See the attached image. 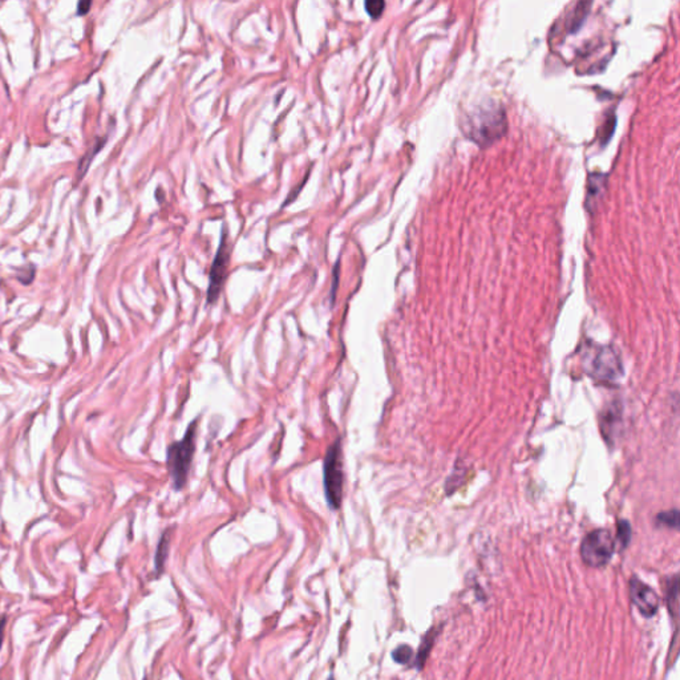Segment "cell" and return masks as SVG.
I'll list each match as a JSON object with an SVG mask.
<instances>
[{
  "instance_id": "9a60e30c",
  "label": "cell",
  "mask_w": 680,
  "mask_h": 680,
  "mask_svg": "<svg viewBox=\"0 0 680 680\" xmlns=\"http://www.w3.org/2000/svg\"><path fill=\"white\" fill-rule=\"evenodd\" d=\"M90 6H92V1H80L78 4V16H83V15H87L90 12Z\"/></svg>"
},
{
  "instance_id": "ba28073f",
  "label": "cell",
  "mask_w": 680,
  "mask_h": 680,
  "mask_svg": "<svg viewBox=\"0 0 680 680\" xmlns=\"http://www.w3.org/2000/svg\"><path fill=\"white\" fill-rule=\"evenodd\" d=\"M172 532H173V527H169L164 535H161L160 538V542L157 545L156 556H155V566H156L157 573H161L162 569H164V565L167 562V556H169V550H170V537H172Z\"/></svg>"
},
{
  "instance_id": "3957f363",
  "label": "cell",
  "mask_w": 680,
  "mask_h": 680,
  "mask_svg": "<svg viewBox=\"0 0 680 680\" xmlns=\"http://www.w3.org/2000/svg\"><path fill=\"white\" fill-rule=\"evenodd\" d=\"M469 137L479 145L491 144L506 131V117L501 107H479L470 114L468 121Z\"/></svg>"
},
{
  "instance_id": "5bb4252c",
  "label": "cell",
  "mask_w": 680,
  "mask_h": 680,
  "mask_svg": "<svg viewBox=\"0 0 680 680\" xmlns=\"http://www.w3.org/2000/svg\"><path fill=\"white\" fill-rule=\"evenodd\" d=\"M339 275H340V263L338 262L334 268V280H333V287H331V304H334L335 297H336V290H338V285H339Z\"/></svg>"
},
{
  "instance_id": "9c48e42d",
  "label": "cell",
  "mask_w": 680,
  "mask_h": 680,
  "mask_svg": "<svg viewBox=\"0 0 680 680\" xmlns=\"http://www.w3.org/2000/svg\"><path fill=\"white\" fill-rule=\"evenodd\" d=\"M657 521L666 527L678 529V526H679V512L676 509H674V511L659 513L657 515Z\"/></svg>"
},
{
  "instance_id": "4fadbf2b",
  "label": "cell",
  "mask_w": 680,
  "mask_h": 680,
  "mask_svg": "<svg viewBox=\"0 0 680 680\" xmlns=\"http://www.w3.org/2000/svg\"><path fill=\"white\" fill-rule=\"evenodd\" d=\"M384 7H386V3L381 1V0H368V1H366V10H367L368 15L374 19L379 18L380 15L383 13Z\"/></svg>"
},
{
  "instance_id": "7c38bea8",
  "label": "cell",
  "mask_w": 680,
  "mask_h": 680,
  "mask_svg": "<svg viewBox=\"0 0 680 680\" xmlns=\"http://www.w3.org/2000/svg\"><path fill=\"white\" fill-rule=\"evenodd\" d=\"M412 654L411 647L400 646L398 647V648L393 651L392 657L395 659V662H398V663H400V664H405V663H408V662L411 660Z\"/></svg>"
},
{
  "instance_id": "e0dca14e",
  "label": "cell",
  "mask_w": 680,
  "mask_h": 680,
  "mask_svg": "<svg viewBox=\"0 0 680 680\" xmlns=\"http://www.w3.org/2000/svg\"><path fill=\"white\" fill-rule=\"evenodd\" d=\"M328 680H333V678H330V679H328Z\"/></svg>"
},
{
  "instance_id": "8fae6325",
  "label": "cell",
  "mask_w": 680,
  "mask_h": 680,
  "mask_svg": "<svg viewBox=\"0 0 680 680\" xmlns=\"http://www.w3.org/2000/svg\"><path fill=\"white\" fill-rule=\"evenodd\" d=\"M104 144H105V140H101L100 143H99L97 145H95L93 148H92V150H90V153L88 155V156L83 157V160L80 161V165H78V179H80V177H81L84 173H87V169H88V167L90 165V162H92V158H93L95 155H97V153L100 152V149L102 148V146H104Z\"/></svg>"
},
{
  "instance_id": "2e32d148",
  "label": "cell",
  "mask_w": 680,
  "mask_h": 680,
  "mask_svg": "<svg viewBox=\"0 0 680 680\" xmlns=\"http://www.w3.org/2000/svg\"><path fill=\"white\" fill-rule=\"evenodd\" d=\"M6 626H7V616H1V618H0V650H1L3 642H4Z\"/></svg>"
},
{
  "instance_id": "6da1fadb",
  "label": "cell",
  "mask_w": 680,
  "mask_h": 680,
  "mask_svg": "<svg viewBox=\"0 0 680 680\" xmlns=\"http://www.w3.org/2000/svg\"><path fill=\"white\" fill-rule=\"evenodd\" d=\"M198 425L200 417H196L191 420L182 439L167 446V467L174 491H182L188 484L190 468L197 448Z\"/></svg>"
},
{
  "instance_id": "277c9868",
  "label": "cell",
  "mask_w": 680,
  "mask_h": 680,
  "mask_svg": "<svg viewBox=\"0 0 680 680\" xmlns=\"http://www.w3.org/2000/svg\"><path fill=\"white\" fill-rule=\"evenodd\" d=\"M616 544L612 533L606 529H597L583 538L580 557L590 568H602L610 562Z\"/></svg>"
},
{
  "instance_id": "5b68a950",
  "label": "cell",
  "mask_w": 680,
  "mask_h": 680,
  "mask_svg": "<svg viewBox=\"0 0 680 680\" xmlns=\"http://www.w3.org/2000/svg\"><path fill=\"white\" fill-rule=\"evenodd\" d=\"M229 262H230V250H229L227 234H226L225 227H223L220 247L217 250V254L214 257L210 273H209V287H208V292H206L208 304H214L215 302L218 301L223 289V285H225L226 278H227Z\"/></svg>"
},
{
  "instance_id": "52a82bcc",
  "label": "cell",
  "mask_w": 680,
  "mask_h": 680,
  "mask_svg": "<svg viewBox=\"0 0 680 680\" xmlns=\"http://www.w3.org/2000/svg\"><path fill=\"white\" fill-rule=\"evenodd\" d=\"M630 598L636 609L645 616H652L658 612L659 598L657 592L638 578H633L630 582Z\"/></svg>"
},
{
  "instance_id": "8992f818",
  "label": "cell",
  "mask_w": 680,
  "mask_h": 680,
  "mask_svg": "<svg viewBox=\"0 0 680 680\" xmlns=\"http://www.w3.org/2000/svg\"><path fill=\"white\" fill-rule=\"evenodd\" d=\"M587 372L594 379L609 383L619 379L624 374V368L613 347L595 346L594 357L590 360V369Z\"/></svg>"
},
{
  "instance_id": "30bf717a",
  "label": "cell",
  "mask_w": 680,
  "mask_h": 680,
  "mask_svg": "<svg viewBox=\"0 0 680 680\" xmlns=\"http://www.w3.org/2000/svg\"><path fill=\"white\" fill-rule=\"evenodd\" d=\"M630 537H631V527H630V524L627 521H619L618 523V533H616V541L619 542V545L622 549H625L628 542H630ZM615 541V544H616Z\"/></svg>"
},
{
  "instance_id": "7a4b0ae2",
  "label": "cell",
  "mask_w": 680,
  "mask_h": 680,
  "mask_svg": "<svg viewBox=\"0 0 680 680\" xmlns=\"http://www.w3.org/2000/svg\"><path fill=\"white\" fill-rule=\"evenodd\" d=\"M345 465H343V448L342 440H335L328 446L323 460L324 494L328 508L339 511L345 497Z\"/></svg>"
}]
</instances>
